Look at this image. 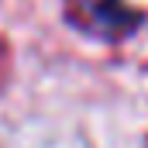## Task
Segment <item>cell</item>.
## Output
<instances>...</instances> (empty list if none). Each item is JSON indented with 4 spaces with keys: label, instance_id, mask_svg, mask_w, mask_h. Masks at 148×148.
<instances>
[{
    "label": "cell",
    "instance_id": "6da1fadb",
    "mask_svg": "<svg viewBox=\"0 0 148 148\" xmlns=\"http://www.w3.org/2000/svg\"><path fill=\"white\" fill-rule=\"evenodd\" d=\"M62 17L83 38L121 45L145 28L148 10L131 0H62Z\"/></svg>",
    "mask_w": 148,
    "mask_h": 148
},
{
    "label": "cell",
    "instance_id": "7a4b0ae2",
    "mask_svg": "<svg viewBox=\"0 0 148 148\" xmlns=\"http://www.w3.org/2000/svg\"><path fill=\"white\" fill-rule=\"evenodd\" d=\"M10 69H14V52H10V41L0 35V90L7 86V79H10Z\"/></svg>",
    "mask_w": 148,
    "mask_h": 148
}]
</instances>
